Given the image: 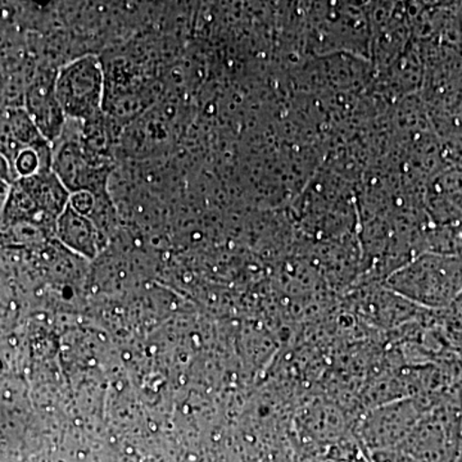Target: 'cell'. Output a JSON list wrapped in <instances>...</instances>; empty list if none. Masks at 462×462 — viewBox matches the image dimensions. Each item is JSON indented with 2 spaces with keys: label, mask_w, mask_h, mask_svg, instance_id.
<instances>
[{
  "label": "cell",
  "mask_w": 462,
  "mask_h": 462,
  "mask_svg": "<svg viewBox=\"0 0 462 462\" xmlns=\"http://www.w3.org/2000/svg\"><path fill=\"white\" fill-rule=\"evenodd\" d=\"M387 288L430 311L451 309L462 294V254L424 252L389 273Z\"/></svg>",
  "instance_id": "obj_1"
},
{
  "label": "cell",
  "mask_w": 462,
  "mask_h": 462,
  "mask_svg": "<svg viewBox=\"0 0 462 462\" xmlns=\"http://www.w3.org/2000/svg\"><path fill=\"white\" fill-rule=\"evenodd\" d=\"M71 194L51 170H42L12 182L5 227L25 226L45 236H56L58 218L69 205Z\"/></svg>",
  "instance_id": "obj_2"
},
{
  "label": "cell",
  "mask_w": 462,
  "mask_h": 462,
  "mask_svg": "<svg viewBox=\"0 0 462 462\" xmlns=\"http://www.w3.org/2000/svg\"><path fill=\"white\" fill-rule=\"evenodd\" d=\"M105 76L94 56L76 58L56 75V94L67 120L85 123L102 114Z\"/></svg>",
  "instance_id": "obj_3"
},
{
  "label": "cell",
  "mask_w": 462,
  "mask_h": 462,
  "mask_svg": "<svg viewBox=\"0 0 462 462\" xmlns=\"http://www.w3.org/2000/svg\"><path fill=\"white\" fill-rule=\"evenodd\" d=\"M51 147V171L69 194L79 191H88L94 197L108 194L109 161L99 160L85 151L79 141V134L71 136L65 129Z\"/></svg>",
  "instance_id": "obj_4"
},
{
  "label": "cell",
  "mask_w": 462,
  "mask_h": 462,
  "mask_svg": "<svg viewBox=\"0 0 462 462\" xmlns=\"http://www.w3.org/2000/svg\"><path fill=\"white\" fill-rule=\"evenodd\" d=\"M430 410L416 401H401L391 406L379 407L365 419L363 430L367 442L392 445L406 439L425 413Z\"/></svg>",
  "instance_id": "obj_5"
},
{
  "label": "cell",
  "mask_w": 462,
  "mask_h": 462,
  "mask_svg": "<svg viewBox=\"0 0 462 462\" xmlns=\"http://www.w3.org/2000/svg\"><path fill=\"white\" fill-rule=\"evenodd\" d=\"M56 75L45 72L33 79L25 93L26 109L42 135L54 144L65 130L67 118L58 102Z\"/></svg>",
  "instance_id": "obj_6"
},
{
  "label": "cell",
  "mask_w": 462,
  "mask_h": 462,
  "mask_svg": "<svg viewBox=\"0 0 462 462\" xmlns=\"http://www.w3.org/2000/svg\"><path fill=\"white\" fill-rule=\"evenodd\" d=\"M56 236L65 247L89 260L98 254L105 238L96 224L88 216L75 211L71 205L58 218Z\"/></svg>",
  "instance_id": "obj_7"
},
{
  "label": "cell",
  "mask_w": 462,
  "mask_h": 462,
  "mask_svg": "<svg viewBox=\"0 0 462 462\" xmlns=\"http://www.w3.org/2000/svg\"><path fill=\"white\" fill-rule=\"evenodd\" d=\"M94 202H96V199H94L93 194L88 193V191H79V193L71 194V199H69V205L72 208L78 211L79 214L85 216L90 214Z\"/></svg>",
  "instance_id": "obj_8"
},
{
  "label": "cell",
  "mask_w": 462,
  "mask_h": 462,
  "mask_svg": "<svg viewBox=\"0 0 462 462\" xmlns=\"http://www.w3.org/2000/svg\"><path fill=\"white\" fill-rule=\"evenodd\" d=\"M12 182L0 181V231L5 227V208H7V202L9 191H11Z\"/></svg>",
  "instance_id": "obj_9"
},
{
  "label": "cell",
  "mask_w": 462,
  "mask_h": 462,
  "mask_svg": "<svg viewBox=\"0 0 462 462\" xmlns=\"http://www.w3.org/2000/svg\"><path fill=\"white\" fill-rule=\"evenodd\" d=\"M14 180H16V176H14L11 163L8 162L7 158L0 154V181L14 182Z\"/></svg>",
  "instance_id": "obj_10"
},
{
  "label": "cell",
  "mask_w": 462,
  "mask_h": 462,
  "mask_svg": "<svg viewBox=\"0 0 462 462\" xmlns=\"http://www.w3.org/2000/svg\"><path fill=\"white\" fill-rule=\"evenodd\" d=\"M460 437H461V439H462V410H461Z\"/></svg>",
  "instance_id": "obj_11"
}]
</instances>
